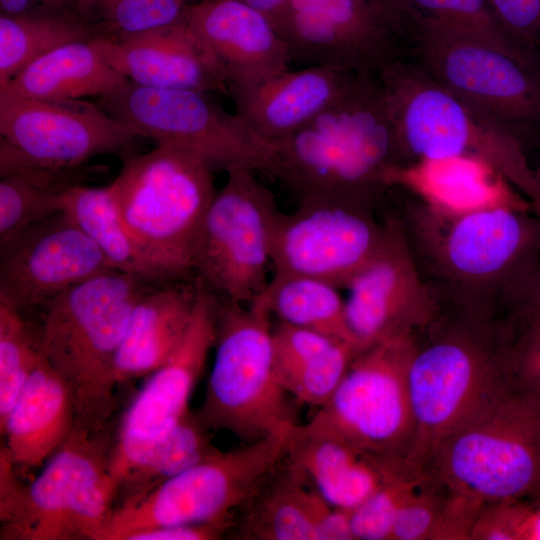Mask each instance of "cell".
Instances as JSON below:
<instances>
[{"mask_svg":"<svg viewBox=\"0 0 540 540\" xmlns=\"http://www.w3.org/2000/svg\"><path fill=\"white\" fill-rule=\"evenodd\" d=\"M413 261L439 303L503 314L540 261V213L525 200L465 212L439 209L392 185Z\"/></svg>","mask_w":540,"mask_h":540,"instance_id":"6da1fadb","label":"cell"},{"mask_svg":"<svg viewBox=\"0 0 540 540\" xmlns=\"http://www.w3.org/2000/svg\"><path fill=\"white\" fill-rule=\"evenodd\" d=\"M408 386L415 422L409 461L427 469L440 443L512 388L502 314L438 303L415 332Z\"/></svg>","mask_w":540,"mask_h":540,"instance_id":"7a4b0ae2","label":"cell"},{"mask_svg":"<svg viewBox=\"0 0 540 540\" xmlns=\"http://www.w3.org/2000/svg\"><path fill=\"white\" fill-rule=\"evenodd\" d=\"M158 282L111 269L41 309L40 352L72 387L77 426L101 433L114 412L116 355L138 300Z\"/></svg>","mask_w":540,"mask_h":540,"instance_id":"3957f363","label":"cell"},{"mask_svg":"<svg viewBox=\"0 0 540 540\" xmlns=\"http://www.w3.org/2000/svg\"><path fill=\"white\" fill-rule=\"evenodd\" d=\"M379 77L405 167L448 159L480 162L540 213V192L515 130L446 89L420 65L400 59Z\"/></svg>","mask_w":540,"mask_h":540,"instance_id":"277c9868","label":"cell"},{"mask_svg":"<svg viewBox=\"0 0 540 540\" xmlns=\"http://www.w3.org/2000/svg\"><path fill=\"white\" fill-rule=\"evenodd\" d=\"M110 452L100 433L76 425L39 475L23 484L2 448L0 538L99 540L118 497Z\"/></svg>","mask_w":540,"mask_h":540,"instance_id":"5b68a950","label":"cell"},{"mask_svg":"<svg viewBox=\"0 0 540 540\" xmlns=\"http://www.w3.org/2000/svg\"><path fill=\"white\" fill-rule=\"evenodd\" d=\"M213 174L193 152L156 144L123 157L110 183L125 226L169 281L195 276V248L217 192Z\"/></svg>","mask_w":540,"mask_h":540,"instance_id":"8992f818","label":"cell"},{"mask_svg":"<svg viewBox=\"0 0 540 540\" xmlns=\"http://www.w3.org/2000/svg\"><path fill=\"white\" fill-rule=\"evenodd\" d=\"M270 319L253 306L221 297L214 364L196 413L208 430H225L248 443L288 439L300 425L277 377Z\"/></svg>","mask_w":540,"mask_h":540,"instance_id":"52a82bcc","label":"cell"},{"mask_svg":"<svg viewBox=\"0 0 540 540\" xmlns=\"http://www.w3.org/2000/svg\"><path fill=\"white\" fill-rule=\"evenodd\" d=\"M427 469L482 502L540 490V393L510 388L437 447Z\"/></svg>","mask_w":540,"mask_h":540,"instance_id":"ba28073f","label":"cell"},{"mask_svg":"<svg viewBox=\"0 0 540 540\" xmlns=\"http://www.w3.org/2000/svg\"><path fill=\"white\" fill-rule=\"evenodd\" d=\"M415 343L412 333L362 350L304 428L387 465L410 462L415 422L408 370Z\"/></svg>","mask_w":540,"mask_h":540,"instance_id":"9c48e42d","label":"cell"},{"mask_svg":"<svg viewBox=\"0 0 540 540\" xmlns=\"http://www.w3.org/2000/svg\"><path fill=\"white\" fill-rule=\"evenodd\" d=\"M287 438L240 443L165 480L136 500L117 506L99 540L170 525L235 521L284 462Z\"/></svg>","mask_w":540,"mask_h":540,"instance_id":"30bf717a","label":"cell"},{"mask_svg":"<svg viewBox=\"0 0 540 540\" xmlns=\"http://www.w3.org/2000/svg\"><path fill=\"white\" fill-rule=\"evenodd\" d=\"M421 67L516 131L540 125V69L440 21L401 14Z\"/></svg>","mask_w":540,"mask_h":540,"instance_id":"8fae6325","label":"cell"},{"mask_svg":"<svg viewBox=\"0 0 540 540\" xmlns=\"http://www.w3.org/2000/svg\"><path fill=\"white\" fill-rule=\"evenodd\" d=\"M248 168L227 173L205 215L193 258L194 275L222 298L249 305L272 269L280 211L272 191Z\"/></svg>","mask_w":540,"mask_h":540,"instance_id":"7c38bea8","label":"cell"},{"mask_svg":"<svg viewBox=\"0 0 540 540\" xmlns=\"http://www.w3.org/2000/svg\"><path fill=\"white\" fill-rule=\"evenodd\" d=\"M95 103L144 139L193 152L214 172L263 169L266 144L238 115L225 111L206 92L152 88L129 81Z\"/></svg>","mask_w":540,"mask_h":540,"instance_id":"4fadbf2b","label":"cell"},{"mask_svg":"<svg viewBox=\"0 0 540 540\" xmlns=\"http://www.w3.org/2000/svg\"><path fill=\"white\" fill-rule=\"evenodd\" d=\"M290 59L354 74H380L408 37L386 0H286L270 19Z\"/></svg>","mask_w":540,"mask_h":540,"instance_id":"5bb4252c","label":"cell"},{"mask_svg":"<svg viewBox=\"0 0 540 540\" xmlns=\"http://www.w3.org/2000/svg\"><path fill=\"white\" fill-rule=\"evenodd\" d=\"M0 171L19 165L77 170L92 158L135 153L144 138L84 100L0 95Z\"/></svg>","mask_w":540,"mask_h":540,"instance_id":"9a60e30c","label":"cell"},{"mask_svg":"<svg viewBox=\"0 0 540 540\" xmlns=\"http://www.w3.org/2000/svg\"><path fill=\"white\" fill-rule=\"evenodd\" d=\"M378 212L336 197L299 199L293 212H278L272 275L310 277L346 288L381 241L384 226Z\"/></svg>","mask_w":540,"mask_h":540,"instance_id":"2e32d148","label":"cell"},{"mask_svg":"<svg viewBox=\"0 0 540 540\" xmlns=\"http://www.w3.org/2000/svg\"><path fill=\"white\" fill-rule=\"evenodd\" d=\"M380 216L384 226L381 241L346 286L347 322L363 349L419 331L438 310L437 299L413 261L396 214L388 206Z\"/></svg>","mask_w":540,"mask_h":540,"instance_id":"e0dca14e","label":"cell"},{"mask_svg":"<svg viewBox=\"0 0 540 540\" xmlns=\"http://www.w3.org/2000/svg\"><path fill=\"white\" fill-rule=\"evenodd\" d=\"M111 269L96 244L62 209L0 243V301L24 315Z\"/></svg>","mask_w":540,"mask_h":540,"instance_id":"ac0fdd59","label":"cell"},{"mask_svg":"<svg viewBox=\"0 0 540 540\" xmlns=\"http://www.w3.org/2000/svg\"><path fill=\"white\" fill-rule=\"evenodd\" d=\"M262 171L298 199L328 196L379 209L389 189L384 175L322 113L295 132L267 143Z\"/></svg>","mask_w":540,"mask_h":540,"instance_id":"d6986e66","label":"cell"},{"mask_svg":"<svg viewBox=\"0 0 540 540\" xmlns=\"http://www.w3.org/2000/svg\"><path fill=\"white\" fill-rule=\"evenodd\" d=\"M197 299L190 324L169 358L149 377L123 415L116 442L155 440L189 412V399L216 340L221 297L195 276Z\"/></svg>","mask_w":540,"mask_h":540,"instance_id":"ffe728a7","label":"cell"},{"mask_svg":"<svg viewBox=\"0 0 540 540\" xmlns=\"http://www.w3.org/2000/svg\"><path fill=\"white\" fill-rule=\"evenodd\" d=\"M185 21L208 47L227 94L246 93L288 70L289 49L268 16L239 0H201Z\"/></svg>","mask_w":540,"mask_h":540,"instance_id":"44dd1931","label":"cell"},{"mask_svg":"<svg viewBox=\"0 0 540 540\" xmlns=\"http://www.w3.org/2000/svg\"><path fill=\"white\" fill-rule=\"evenodd\" d=\"M93 43L113 69L137 85L227 94L215 57L186 21Z\"/></svg>","mask_w":540,"mask_h":540,"instance_id":"7402d4cb","label":"cell"},{"mask_svg":"<svg viewBox=\"0 0 540 540\" xmlns=\"http://www.w3.org/2000/svg\"><path fill=\"white\" fill-rule=\"evenodd\" d=\"M356 75L317 65L288 69L231 99L235 114L267 144L313 120L344 94Z\"/></svg>","mask_w":540,"mask_h":540,"instance_id":"603a6c76","label":"cell"},{"mask_svg":"<svg viewBox=\"0 0 540 540\" xmlns=\"http://www.w3.org/2000/svg\"><path fill=\"white\" fill-rule=\"evenodd\" d=\"M76 426L72 387L42 356L4 423L2 447L15 468L41 466Z\"/></svg>","mask_w":540,"mask_h":540,"instance_id":"cb8c5ba5","label":"cell"},{"mask_svg":"<svg viewBox=\"0 0 540 540\" xmlns=\"http://www.w3.org/2000/svg\"><path fill=\"white\" fill-rule=\"evenodd\" d=\"M197 299L195 277L156 283L137 302L114 363L117 385L149 375L183 338Z\"/></svg>","mask_w":540,"mask_h":540,"instance_id":"d4e9b609","label":"cell"},{"mask_svg":"<svg viewBox=\"0 0 540 540\" xmlns=\"http://www.w3.org/2000/svg\"><path fill=\"white\" fill-rule=\"evenodd\" d=\"M286 459L332 506L353 510L407 463L387 465L300 424L287 439Z\"/></svg>","mask_w":540,"mask_h":540,"instance_id":"484cf974","label":"cell"},{"mask_svg":"<svg viewBox=\"0 0 540 540\" xmlns=\"http://www.w3.org/2000/svg\"><path fill=\"white\" fill-rule=\"evenodd\" d=\"M221 452L213 444L210 430L191 412L155 440L115 442L110 452V471L118 496H122L121 504L138 499L165 480Z\"/></svg>","mask_w":540,"mask_h":540,"instance_id":"4316f807","label":"cell"},{"mask_svg":"<svg viewBox=\"0 0 540 540\" xmlns=\"http://www.w3.org/2000/svg\"><path fill=\"white\" fill-rule=\"evenodd\" d=\"M128 82L103 59L93 40L77 41L31 62L0 89V95L46 101L98 99Z\"/></svg>","mask_w":540,"mask_h":540,"instance_id":"83f0119b","label":"cell"},{"mask_svg":"<svg viewBox=\"0 0 540 540\" xmlns=\"http://www.w3.org/2000/svg\"><path fill=\"white\" fill-rule=\"evenodd\" d=\"M287 459L240 510L232 528L241 539L316 540V528L332 506Z\"/></svg>","mask_w":540,"mask_h":540,"instance_id":"f1b7e54d","label":"cell"},{"mask_svg":"<svg viewBox=\"0 0 540 540\" xmlns=\"http://www.w3.org/2000/svg\"><path fill=\"white\" fill-rule=\"evenodd\" d=\"M491 173L495 172L477 161L448 159L396 168L388 174L387 183L404 186L429 204L455 212L528 200L510 189L504 179L490 184L487 175Z\"/></svg>","mask_w":540,"mask_h":540,"instance_id":"f546056e","label":"cell"},{"mask_svg":"<svg viewBox=\"0 0 540 540\" xmlns=\"http://www.w3.org/2000/svg\"><path fill=\"white\" fill-rule=\"evenodd\" d=\"M63 210L96 244L113 269L150 281H169L125 226L111 184L71 186L65 193Z\"/></svg>","mask_w":540,"mask_h":540,"instance_id":"4dcf8cb0","label":"cell"},{"mask_svg":"<svg viewBox=\"0 0 540 540\" xmlns=\"http://www.w3.org/2000/svg\"><path fill=\"white\" fill-rule=\"evenodd\" d=\"M249 305L277 317L280 322L311 329L363 349L348 325L345 300L329 282L303 276L272 275L264 290Z\"/></svg>","mask_w":540,"mask_h":540,"instance_id":"1f68e13d","label":"cell"},{"mask_svg":"<svg viewBox=\"0 0 540 540\" xmlns=\"http://www.w3.org/2000/svg\"><path fill=\"white\" fill-rule=\"evenodd\" d=\"M97 38L98 31L67 8L0 14V89L48 52Z\"/></svg>","mask_w":540,"mask_h":540,"instance_id":"d6a6232c","label":"cell"},{"mask_svg":"<svg viewBox=\"0 0 540 540\" xmlns=\"http://www.w3.org/2000/svg\"><path fill=\"white\" fill-rule=\"evenodd\" d=\"M82 169L52 170L19 165L0 171V243L29 224L63 209L67 190Z\"/></svg>","mask_w":540,"mask_h":540,"instance_id":"836d02e7","label":"cell"},{"mask_svg":"<svg viewBox=\"0 0 540 540\" xmlns=\"http://www.w3.org/2000/svg\"><path fill=\"white\" fill-rule=\"evenodd\" d=\"M201 0H67V8L113 38L185 21L187 8Z\"/></svg>","mask_w":540,"mask_h":540,"instance_id":"e575fe53","label":"cell"},{"mask_svg":"<svg viewBox=\"0 0 540 540\" xmlns=\"http://www.w3.org/2000/svg\"><path fill=\"white\" fill-rule=\"evenodd\" d=\"M386 1L400 15L416 14L448 24L540 69L538 60L524 53L500 26L487 0Z\"/></svg>","mask_w":540,"mask_h":540,"instance_id":"d590c367","label":"cell"},{"mask_svg":"<svg viewBox=\"0 0 540 540\" xmlns=\"http://www.w3.org/2000/svg\"><path fill=\"white\" fill-rule=\"evenodd\" d=\"M42 358L23 314L0 301V425Z\"/></svg>","mask_w":540,"mask_h":540,"instance_id":"8d00e7d4","label":"cell"},{"mask_svg":"<svg viewBox=\"0 0 540 540\" xmlns=\"http://www.w3.org/2000/svg\"><path fill=\"white\" fill-rule=\"evenodd\" d=\"M428 476L427 469L412 463L389 475L372 495L351 510L354 538L390 540L399 513Z\"/></svg>","mask_w":540,"mask_h":540,"instance_id":"74e56055","label":"cell"},{"mask_svg":"<svg viewBox=\"0 0 540 540\" xmlns=\"http://www.w3.org/2000/svg\"><path fill=\"white\" fill-rule=\"evenodd\" d=\"M362 350L356 344L338 341L298 368L281 375L279 382L296 401L318 408L331 397Z\"/></svg>","mask_w":540,"mask_h":540,"instance_id":"f35d334b","label":"cell"},{"mask_svg":"<svg viewBox=\"0 0 540 540\" xmlns=\"http://www.w3.org/2000/svg\"><path fill=\"white\" fill-rule=\"evenodd\" d=\"M506 368L511 386L540 393V311L505 314Z\"/></svg>","mask_w":540,"mask_h":540,"instance_id":"ab89813d","label":"cell"},{"mask_svg":"<svg viewBox=\"0 0 540 540\" xmlns=\"http://www.w3.org/2000/svg\"><path fill=\"white\" fill-rule=\"evenodd\" d=\"M449 492L429 471L427 479L399 513L390 540H430Z\"/></svg>","mask_w":540,"mask_h":540,"instance_id":"60d3db41","label":"cell"},{"mask_svg":"<svg viewBox=\"0 0 540 540\" xmlns=\"http://www.w3.org/2000/svg\"><path fill=\"white\" fill-rule=\"evenodd\" d=\"M338 341L320 332L279 322L273 327V347L277 377L303 365ZM354 344V343H353ZM279 380V379H278Z\"/></svg>","mask_w":540,"mask_h":540,"instance_id":"b9f144b4","label":"cell"},{"mask_svg":"<svg viewBox=\"0 0 540 540\" xmlns=\"http://www.w3.org/2000/svg\"><path fill=\"white\" fill-rule=\"evenodd\" d=\"M496 20L513 42L537 59L540 45V0H487Z\"/></svg>","mask_w":540,"mask_h":540,"instance_id":"7bdbcfd3","label":"cell"},{"mask_svg":"<svg viewBox=\"0 0 540 540\" xmlns=\"http://www.w3.org/2000/svg\"><path fill=\"white\" fill-rule=\"evenodd\" d=\"M484 502L452 491L441 509L430 540H471V534Z\"/></svg>","mask_w":540,"mask_h":540,"instance_id":"ee69618b","label":"cell"},{"mask_svg":"<svg viewBox=\"0 0 540 540\" xmlns=\"http://www.w3.org/2000/svg\"><path fill=\"white\" fill-rule=\"evenodd\" d=\"M533 497L498 501L509 540H540V490Z\"/></svg>","mask_w":540,"mask_h":540,"instance_id":"f6af8a7d","label":"cell"},{"mask_svg":"<svg viewBox=\"0 0 540 540\" xmlns=\"http://www.w3.org/2000/svg\"><path fill=\"white\" fill-rule=\"evenodd\" d=\"M235 521L179 524L135 532L126 540H213L221 538Z\"/></svg>","mask_w":540,"mask_h":540,"instance_id":"bcb514c9","label":"cell"},{"mask_svg":"<svg viewBox=\"0 0 540 540\" xmlns=\"http://www.w3.org/2000/svg\"><path fill=\"white\" fill-rule=\"evenodd\" d=\"M504 310L506 314L540 311V261L508 300Z\"/></svg>","mask_w":540,"mask_h":540,"instance_id":"7dc6e473","label":"cell"},{"mask_svg":"<svg viewBox=\"0 0 540 540\" xmlns=\"http://www.w3.org/2000/svg\"><path fill=\"white\" fill-rule=\"evenodd\" d=\"M351 511L332 507L316 528V540H354Z\"/></svg>","mask_w":540,"mask_h":540,"instance_id":"c3c4849f","label":"cell"},{"mask_svg":"<svg viewBox=\"0 0 540 540\" xmlns=\"http://www.w3.org/2000/svg\"><path fill=\"white\" fill-rule=\"evenodd\" d=\"M56 8H67V0H0L1 14L15 15Z\"/></svg>","mask_w":540,"mask_h":540,"instance_id":"681fc988","label":"cell"},{"mask_svg":"<svg viewBox=\"0 0 540 540\" xmlns=\"http://www.w3.org/2000/svg\"><path fill=\"white\" fill-rule=\"evenodd\" d=\"M262 12L269 19L273 18L282 8L286 0H239Z\"/></svg>","mask_w":540,"mask_h":540,"instance_id":"f907efd6","label":"cell"},{"mask_svg":"<svg viewBox=\"0 0 540 540\" xmlns=\"http://www.w3.org/2000/svg\"><path fill=\"white\" fill-rule=\"evenodd\" d=\"M534 179L540 192V159L536 169H533Z\"/></svg>","mask_w":540,"mask_h":540,"instance_id":"816d5d0a","label":"cell"}]
</instances>
